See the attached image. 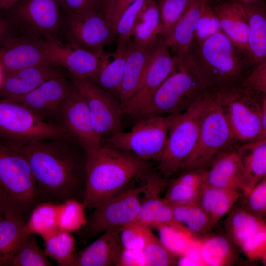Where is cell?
<instances>
[{
    "instance_id": "f546056e",
    "label": "cell",
    "mask_w": 266,
    "mask_h": 266,
    "mask_svg": "<svg viewBox=\"0 0 266 266\" xmlns=\"http://www.w3.org/2000/svg\"><path fill=\"white\" fill-rule=\"evenodd\" d=\"M238 149L242 157L243 195L266 177V137L248 142Z\"/></svg>"
},
{
    "instance_id": "f6af8a7d",
    "label": "cell",
    "mask_w": 266,
    "mask_h": 266,
    "mask_svg": "<svg viewBox=\"0 0 266 266\" xmlns=\"http://www.w3.org/2000/svg\"><path fill=\"white\" fill-rule=\"evenodd\" d=\"M222 32L218 18L209 0L205 1L195 30L194 43L199 44Z\"/></svg>"
},
{
    "instance_id": "7402d4cb",
    "label": "cell",
    "mask_w": 266,
    "mask_h": 266,
    "mask_svg": "<svg viewBox=\"0 0 266 266\" xmlns=\"http://www.w3.org/2000/svg\"><path fill=\"white\" fill-rule=\"evenodd\" d=\"M161 177L153 175L147 182L145 192V199L141 202L138 216L136 222L148 226L155 227L159 224H165L180 229L192 235L175 219L172 205L164 198L159 197L157 192V186L161 183Z\"/></svg>"
},
{
    "instance_id": "7bdbcfd3",
    "label": "cell",
    "mask_w": 266,
    "mask_h": 266,
    "mask_svg": "<svg viewBox=\"0 0 266 266\" xmlns=\"http://www.w3.org/2000/svg\"><path fill=\"white\" fill-rule=\"evenodd\" d=\"M146 266H169L176 263V256L171 253L152 233L149 227L146 232L143 249Z\"/></svg>"
},
{
    "instance_id": "9f6ffc18",
    "label": "cell",
    "mask_w": 266,
    "mask_h": 266,
    "mask_svg": "<svg viewBox=\"0 0 266 266\" xmlns=\"http://www.w3.org/2000/svg\"><path fill=\"white\" fill-rule=\"evenodd\" d=\"M261 119L263 131L266 135V94L263 96L262 99Z\"/></svg>"
},
{
    "instance_id": "d590c367",
    "label": "cell",
    "mask_w": 266,
    "mask_h": 266,
    "mask_svg": "<svg viewBox=\"0 0 266 266\" xmlns=\"http://www.w3.org/2000/svg\"><path fill=\"white\" fill-rule=\"evenodd\" d=\"M59 203L41 202L30 213L25 222L27 231L30 234L42 238L58 230V212Z\"/></svg>"
},
{
    "instance_id": "db71d44e",
    "label": "cell",
    "mask_w": 266,
    "mask_h": 266,
    "mask_svg": "<svg viewBox=\"0 0 266 266\" xmlns=\"http://www.w3.org/2000/svg\"><path fill=\"white\" fill-rule=\"evenodd\" d=\"M137 0H116L111 17V23L114 30L115 24L124 11Z\"/></svg>"
},
{
    "instance_id": "f1b7e54d",
    "label": "cell",
    "mask_w": 266,
    "mask_h": 266,
    "mask_svg": "<svg viewBox=\"0 0 266 266\" xmlns=\"http://www.w3.org/2000/svg\"><path fill=\"white\" fill-rule=\"evenodd\" d=\"M207 170L183 171L169 183L164 198L171 205L198 202Z\"/></svg>"
},
{
    "instance_id": "4dcf8cb0",
    "label": "cell",
    "mask_w": 266,
    "mask_h": 266,
    "mask_svg": "<svg viewBox=\"0 0 266 266\" xmlns=\"http://www.w3.org/2000/svg\"><path fill=\"white\" fill-rule=\"evenodd\" d=\"M26 221L19 217L0 213V266H9L23 240L30 233Z\"/></svg>"
},
{
    "instance_id": "e0dca14e",
    "label": "cell",
    "mask_w": 266,
    "mask_h": 266,
    "mask_svg": "<svg viewBox=\"0 0 266 266\" xmlns=\"http://www.w3.org/2000/svg\"><path fill=\"white\" fill-rule=\"evenodd\" d=\"M59 115L62 126L67 134L80 145L85 153L102 145L86 103L75 87L63 103Z\"/></svg>"
},
{
    "instance_id": "3957f363",
    "label": "cell",
    "mask_w": 266,
    "mask_h": 266,
    "mask_svg": "<svg viewBox=\"0 0 266 266\" xmlns=\"http://www.w3.org/2000/svg\"><path fill=\"white\" fill-rule=\"evenodd\" d=\"M41 202L37 185L25 158L0 143V213L26 221Z\"/></svg>"
},
{
    "instance_id": "b9f144b4",
    "label": "cell",
    "mask_w": 266,
    "mask_h": 266,
    "mask_svg": "<svg viewBox=\"0 0 266 266\" xmlns=\"http://www.w3.org/2000/svg\"><path fill=\"white\" fill-rule=\"evenodd\" d=\"M151 0H137L129 6L120 15L114 27L117 47L128 45L140 12Z\"/></svg>"
},
{
    "instance_id": "60d3db41",
    "label": "cell",
    "mask_w": 266,
    "mask_h": 266,
    "mask_svg": "<svg viewBox=\"0 0 266 266\" xmlns=\"http://www.w3.org/2000/svg\"><path fill=\"white\" fill-rule=\"evenodd\" d=\"M154 227L162 243L176 257L184 255L197 240L185 232L171 226L159 224Z\"/></svg>"
},
{
    "instance_id": "e575fe53",
    "label": "cell",
    "mask_w": 266,
    "mask_h": 266,
    "mask_svg": "<svg viewBox=\"0 0 266 266\" xmlns=\"http://www.w3.org/2000/svg\"><path fill=\"white\" fill-rule=\"evenodd\" d=\"M161 34L159 11L156 0L148 3L140 12L134 27L133 41L150 46L156 43Z\"/></svg>"
},
{
    "instance_id": "484cf974",
    "label": "cell",
    "mask_w": 266,
    "mask_h": 266,
    "mask_svg": "<svg viewBox=\"0 0 266 266\" xmlns=\"http://www.w3.org/2000/svg\"><path fill=\"white\" fill-rule=\"evenodd\" d=\"M206 0H193L169 34L164 39L172 54L180 57L190 53L198 21Z\"/></svg>"
},
{
    "instance_id": "5b68a950",
    "label": "cell",
    "mask_w": 266,
    "mask_h": 266,
    "mask_svg": "<svg viewBox=\"0 0 266 266\" xmlns=\"http://www.w3.org/2000/svg\"><path fill=\"white\" fill-rule=\"evenodd\" d=\"M191 56L211 88L239 84L250 66L246 52L237 47L222 32L199 44L193 43Z\"/></svg>"
},
{
    "instance_id": "603a6c76",
    "label": "cell",
    "mask_w": 266,
    "mask_h": 266,
    "mask_svg": "<svg viewBox=\"0 0 266 266\" xmlns=\"http://www.w3.org/2000/svg\"><path fill=\"white\" fill-rule=\"evenodd\" d=\"M123 248L119 228L110 229L76 253L71 266H117Z\"/></svg>"
},
{
    "instance_id": "83f0119b",
    "label": "cell",
    "mask_w": 266,
    "mask_h": 266,
    "mask_svg": "<svg viewBox=\"0 0 266 266\" xmlns=\"http://www.w3.org/2000/svg\"><path fill=\"white\" fill-rule=\"evenodd\" d=\"M242 196L240 191L203 184L198 203L207 213L211 229L233 207Z\"/></svg>"
},
{
    "instance_id": "7a4b0ae2",
    "label": "cell",
    "mask_w": 266,
    "mask_h": 266,
    "mask_svg": "<svg viewBox=\"0 0 266 266\" xmlns=\"http://www.w3.org/2000/svg\"><path fill=\"white\" fill-rule=\"evenodd\" d=\"M85 154L86 208H94L124 189L149 166L148 161L133 154L103 145Z\"/></svg>"
},
{
    "instance_id": "8d00e7d4",
    "label": "cell",
    "mask_w": 266,
    "mask_h": 266,
    "mask_svg": "<svg viewBox=\"0 0 266 266\" xmlns=\"http://www.w3.org/2000/svg\"><path fill=\"white\" fill-rule=\"evenodd\" d=\"M44 251L60 266H71L75 258V242L71 233L59 229L44 236Z\"/></svg>"
},
{
    "instance_id": "d6a6232c",
    "label": "cell",
    "mask_w": 266,
    "mask_h": 266,
    "mask_svg": "<svg viewBox=\"0 0 266 266\" xmlns=\"http://www.w3.org/2000/svg\"><path fill=\"white\" fill-rule=\"evenodd\" d=\"M128 45L117 47L90 81L113 95L118 94L122 83Z\"/></svg>"
},
{
    "instance_id": "91938a15",
    "label": "cell",
    "mask_w": 266,
    "mask_h": 266,
    "mask_svg": "<svg viewBox=\"0 0 266 266\" xmlns=\"http://www.w3.org/2000/svg\"><path fill=\"white\" fill-rule=\"evenodd\" d=\"M238 0L241 2L242 3H244V2H247L248 1H249L250 0Z\"/></svg>"
},
{
    "instance_id": "ab89813d",
    "label": "cell",
    "mask_w": 266,
    "mask_h": 266,
    "mask_svg": "<svg viewBox=\"0 0 266 266\" xmlns=\"http://www.w3.org/2000/svg\"><path fill=\"white\" fill-rule=\"evenodd\" d=\"M85 209L82 201L75 199L60 203L57 217L58 228L70 233L79 231L87 223Z\"/></svg>"
},
{
    "instance_id": "cb8c5ba5",
    "label": "cell",
    "mask_w": 266,
    "mask_h": 266,
    "mask_svg": "<svg viewBox=\"0 0 266 266\" xmlns=\"http://www.w3.org/2000/svg\"><path fill=\"white\" fill-rule=\"evenodd\" d=\"M156 44L145 46L133 41H129L123 79L118 94L121 105L126 102L138 88L149 64Z\"/></svg>"
},
{
    "instance_id": "8992f818",
    "label": "cell",
    "mask_w": 266,
    "mask_h": 266,
    "mask_svg": "<svg viewBox=\"0 0 266 266\" xmlns=\"http://www.w3.org/2000/svg\"><path fill=\"white\" fill-rule=\"evenodd\" d=\"M212 91V88L207 89L186 110L175 116L164 151L158 162L157 169L161 177H170L180 172L183 163L194 149Z\"/></svg>"
},
{
    "instance_id": "7c38bea8",
    "label": "cell",
    "mask_w": 266,
    "mask_h": 266,
    "mask_svg": "<svg viewBox=\"0 0 266 266\" xmlns=\"http://www.w3.org/2000/svg\"><path fill=\"white\" fill-rule=\"evenodd\" d=\"M72 82L83 98L98 134L102 142L121 131V104L114 95L91 81L71 77Z\"/></svg>"
},
{
    "instance_id": "6da1fadb",
    "label": "cell",
    "mask_w": 266,
    "mask_h": 266,
    "mask_svg": "<svg viewBox=\"0 0 266 266\" xmlns=\"http://www.w3.org/2000/svg\"><path fill=\"white\" fill-rule=\"evenodd\" d=\"M68 137L35 140L15 148L29 164L41 202L83 199L86 157L65 143Z\"/></svg>"
},
{
    "instance_id": "ba28073f",
    "label": "cell",
    "mask_w": 266,
    "mask_h": 266,
    "mask_svg": "<svg viewBox=\"0 0 266 266\" xmlns=\"http://www.w3.org/2000/svg\"><path fill=\"white\" fill-rule=\"evenodd\" d=\"M237 141L212 88L209 103L201 121L196 146L180 171L208 169L215 158Z\"/></svg>"
},
{
    "instance_id": "ee69618b",
    "label": "cell",
    "mask_w": 266,
    "mask_h": 266,
    "mask_svg": "<svg viewBox=\"0 0 266 266\" xmlns=\"http://www.w3.org/2000/svg\"><path fill=\"white\" fill-rule=\"evenodd\" d=\"M193 0H156L161 26V36L165 39Z\"/></svg>"
},
{
    "instance_id": "816d5d0a",
    "label": "cell",
    "mask_w": 266,
    "mask_h": 266,
    "mask_svg": "<svg viewBox=\"0 0 266 266\" xmlns=\"http://www.w3.org/2000/svg\"><path fill=\"white\" fill-rule=\"evenodd\" d=\"M117 266H146L143 250L123 248Z\"/></svg>"
},
{
    "instance_id": "ac0fdd59",
    "label": "cell",
    "mask_w": 266,
    "mask_h": 266,
    "mask_svg": "<svg viewBox=\"0 0 266 266\" xmlns=\"http://www.w3.org/2000/svg\"><path fill=\"white\" fill-rule=\"evenodd\" d=\"M44 65L51 64L45 52L43 37L40 35L22 33L0 46V67L3 76Z\"/></svg>"
},
{
    "instance_id": "8fae6325",
    "label": "cell",
    "mask_w": 266,
    "mask_h": 266,
    "mask_svg": "<svg viewBox=\"0 0 266 266\" xmlns=\"http://www.w3.org/2000/svg\"><path fill=\"white\" fill-rule=\"evenodd\" d=\"M143 185L123 189L94 208L84 227L79 231L80 239L86 241L112 228H120L136 221L141 206Z\"/></svg>"
},
{
    "instance_id": "d4e9b609",
    "label": "cell",
    "mask_w": 266,
    "mask_h": 266,
    "mask_svg": "<svg viewBox=\"0 0 266 266\" xmlns=\"http://www.w3.org/2000/svg\"><path fill=\"white\" fill-rule=\"evenodd\" d=\"M246 12L248 33L246 53L251 66L266 60V6L265 0L242 3Z\"/></svg>"
},
{
    "instance_id": "5bb4252c",
    "label": "cell",
    "mask_w": 266,
    "mask_h": 266,
    "mask_svg": "<svg viewBox=\"0 0 266 266\" xmlns=\"http://www.w3.org/2000/svg\"><path fill=\"white\" fill-rule=\"evenodd\" d=\"M58 0H21L5 16L23 33L57 36L62 15Z\"/></svg>"
},
{
    "instance_id": "74e56055",
    "label": "cell",
    "mask_w": 266,
    "mask_h": 266,
    "mask_svg": "<svg viewBox=\"0 0 266 266\" xmlns=\"http://www.w3.org/2000/svg\"><path fill=\"white\" fill-rule=\"evenodd\" d=\"M171 205L176 221L193 237L205 234L211 230L209 217L198 202Z\"/></svg>"
},
{
    "instance_id": "11a10c76",
    "label": "cell",
    "mask_w": 266,
    "mask_h": 266,
    "mask_svg": "<svg viewBox=\"0 0 266 266\" xmlns=\"http://www.w3.org/2000/svg\"><path fill=\"white\" fill-rule=\"evenodd\" d=\"M116 1V0H100L101 12L111 25V17Z\"/></svg>"
},
{
    "instance_id": "6f0895ef",
    "label": "cell",
    "mask_w": 266,
    "mask_h": 266,
    "mask_svg": "<svg viewBox=\"0 0 266 266\" xmlns=\"http://www.w3.org/2000/svg\"><path fill=\"white\" fill-rule=\"evenodd\" d=\"M21 0H0V10H9Z\"/></svg>"
},
{
    "instance_id": "2e32d148",
    "label": "cell",
    "mask_w": 266,
    "mask_h": 266,
    "mask_svg": "<svg viewBox=\"0 0 266 266\" xmlns=\"http://www.w3.org/2000/svg\"><path fill=\"white\" fill-rule=\"evenodd\" d=\"M177 64V57L172 54L160 36L138 88L121 105L123 115L137 118L157 89L174 71Z\"/></svg>"
},
{
    "instance_id": "7dc6e473",
    "label": "cell",
    "mask_w": 266,
    "mask_h": 266,
    "mask_svg": "<svg viewBox=\"0 0 266 266\" xmlns=\"http://www.w3.org/2000/svg\"><path fill=\"white\" fill-rule=\"evenodd\" d=\"M148 226L135 222L119 228V236L123 248L143 249Z\"/></svg>"
},
{
    "instance_id": "bcb514c9",
    "label": "cell",
    "mask_w": 266,
    "mask_h": 266,
    "mask_svg": "<svg viewBox=\"0 0 266 266\" xmlns=\"http://www.w3.org/2000/svg\"><path fill=\"white\" fill-rule=\"evenodd\" d=\"M243 195L242 207L251 213L264 218L266 213V177Z\"/></svg>"
},
{
    "instance_id": "44dd1931",
    "label": "cell",
    "mask_w": 266,
    "mask_h": 266,
    "mask_svg": "<svg viewBox=\"0 0 266 266\" xmlns=\"http://www.w3.org/2000/svg\"><path fill=\"white\" fill-rule=\"evenodd\" d=\"M204 184L242 192L244 181L241 154L232 147L219 155L207 170Z\"/></svg>"
},
{
    "instance_id": "ffe728a7",
    "label": "cell",
    "mask_w": 266,
    "mask_h": 266,
    "mask_svg": "<svg viewBox=\"0 0 266 266\" xmlns=\"http://www.w3.org/2000/svg\"><path fill=\"white\" fill-rule=\"evenodd\" d=\"M63 75L59 67L51 65L25 68L3 76L0 83V99L9 100L32 91L44 82Z\"/></svg>"
},
{
    "instance_id": "4316f807",
    "label": "cell",
    "mask_w": 266,
    "mask_h": 266,
    "mask_svg": "<svg viewBox=\"0 0 266 266\" xmlns=\"http://www.w3.org/2000/svg\"><path fill=\"white\" fill-rule=\"evenodd\" d=\"M213 7L222 32L237 47L246 52L248 23L243 3L232 0Z\"/></svg>"
},
{
    "instance_id": "9a60e30c",
    "label": "cell",
    "mask_w": 266,
    "mask_h": 266,
    "mask_svg": "<svg viewBox=\"0 0 266 266\" xmlns=\"http://www.w3.org/2000/svg\"><path fill=\"white\" fill-rule=\"evenodd\" d=\"M49 63L66 69L71 77L92 80L110 54L92 52L71 43H64L57 36L43 37Z\"/></svg>"
},
{
    "instance_id": "1f68e13d",
    "label": "cell",
    "mask_w": 266,
    "mask_h": 266,
    "mask_svg": "<svg viewBox=\"0 0 266 266\" xmlns=\"http://www.w3.org/2000/svg\"><path fill=\"white\" fill-rule=\"evenodd\" d=\"M227 214L225 222L227 237L239 246L253 233L266 229L264 218L251 213L242 207H233Z\"/></svg>"
},
{
    "instance_id": "c3c4849f",
    "label": "cell",
    "mask_w": 266,
    "mask_h": 266,
    "mask_svg": "<svg viewBox=\"0 0 266 266\" xmlns=\"http://www.w3.org/2000/svg\"><path fill=\"white\" fill-rule=\"evenodd\" d=\"M252 260H266V229L259 231L246 238L239 246Z\"/></svg>"
},
{
    "instance_id": "f5cc1de1",
    "label": "cell",
    "mask_w": 266,
    "mask_h": 266,
    "mask_svg": "<svg viewBox=\"0 0 266 266\" xmlns=\"http://www.w3.org/2000/svg\"><path fill=\"white\" fill-rule=\"evenodd\" d=\"M17 29L6 16L0 13V46L17 35Z\"/></svg>"
},
{
    "instance_id": "836d02e7",
    "label": "cell",
    "mask_w": 266,
    "mask_h": 266,
    "mask_svg": "<svg viewBox=\"0 0 266 266\" xmlns=\"http://www.w3.org/2000/svg\"><path fill=\"white\" fill-rule=\"evenodd\" d=\"M198 240L204 266H230L234 262L235 249L227 236L214 235Z\"/></svg>"
},
{
    "instance_id": "9c48e42d",
    "label": "cell",
    "mask_w": 266,
    "mask_h": 266,
    "mask_svg": "<svg viewBox=\"0 0 266 266\" xmlns=\"http://www.w3.org/2000/svg\"><path fill=\"white\" fill-rule=\"evenodd\" d=\"M214 90L236 140L248 142L266 138L261 119L262 99L265 94L256 93L239 84Z\"/></svg>"
},
{
    "instance_id": "4fadbf2b",
    "label": "cell",
    "mask_w": 266,
    "mask_h": 266,
    "mask_svg": "<svg viewBox=\"0 0 266 266\" xmlns=\"http://www.w3.org/2000/svg\"><path fill=\"white\" fill-rule=\"evenodd\" d=\"M61 30L69 42L102 54L115 37V31L101 11H92L62 16Z\"/></svg>"
},
{
    "instance_id": "52a82bcc",
    "label": "cell",
    "mask_w": 266,
    "mask_h": 266,
    "mask_svg": "<svg viewBox=\"0 0 266 266\" xmlns=\"http://www.w3.org/2000/svg\"><path fill=\"white\" fill-rule=\"evenodd\" d=\"M68 136L62 126L21 104L0 99V143L18 148L35 140Z\"/></svg>"
},
{
    "instance_id": "f35d334b",
    "label": "cell",
    "mask_w": 266,
    "mask_h": 266,
    "mask_svg": "<svg viewBox=\"0 0 266 266\" xmlns=\"http://www.w3.org/2000/svg\"><path fill=\"white\" fill-rule=\"evenodd\" d=\"M29 234L22 242L12 258L9 266H51L49 257L34 236Z\"/></svg>"
},
{
    "instance_id": "d6986e66",
    "label": "cell",
    "mask_w": 266,
    "mask_h": 266,
    "mask_svg": "<svg viewBox=\"0 0 266 266\" xmlns=\"http://www.w3.org/2000/svg\"><path fill=\"white\" fill-rule=\"evenodd\" d=\"M74 88L72 82L70 83L63 75L58 76L10 101L21 104L47 119L48 116L59 114L63 103Z\"/></svg>"
},
{
    "instance_id": "30bf717a",
    "label": "cell",
    "mask_w": 266,
    "mask_h": 266,
    "mask_svg": "<svg viewBox=\"0 0 266 266\" xmlns=\"http://www.w3.org/2000/svg\"><path fill=\"white\" fill-rule=\"evenodd\" d=\"M176 115L139 118L130 131L119 132L104 141L102 145L130 152L147 161L158 162Z\"/></svg>"
},
{
    "instance_id": "277c9868",
    "label": "cell",
    "mask_w": 266,
    "mask_h": 266,
    "mask_svg": "<svg viewBox=\"0 0 266 266\" xmlns=\"http://www.w3.org/2000/svg\"><path fill=\"white\" fill-rule=\"evenodd\" d=\"M174 71L159 86L137 119L180 114L210 88L197 66L191 53L177 57Z\"/></svg>"
},
{
    "instance_id": "680465c9",
    "label": "cell",
    "mask_w": 266,
    "mask_h": 266,
    "mask_svg": "<svg viewBox=\"0 0 266 266\" xmlns=\"http://www.w3.org/2000/svg\"><path fill=\"white\" fill-rule=\"evenodd\" d=\"M2 77H3V73H2L1 68L0 67V83L1 81Z\"/></svg>"
},
{
    "instance_id": "f907efd6",
    "label": "cell",
    "mask_w": 266,
    "mask_h": 266,
    "mask_svg": "<svg viewBox=\"0 0 266 266\" xmlns=\"http://www.w3.org/2000/svg\"><path fill=\"white\" fill-rule=\"evenodd\" d=\"M64 15H69L88 11H101L100 0H58Z\"/></svg>"
},
{
    "instance_id": "681fc988",
    "label": "cell",
    "mask_w": 266,
    "mask_h": 266,
    "mask_svg": "<svg viewBox=\"0 0 266 266\" xmlns=\"http://www.w3.org/2000/svg\"><path fill=\"white\" fill-rule=\"evenodd\" d=\"M239 84L260 94H266V60L253 66L251 71L241 80Z\"/></svg>"
}]
</instances>
